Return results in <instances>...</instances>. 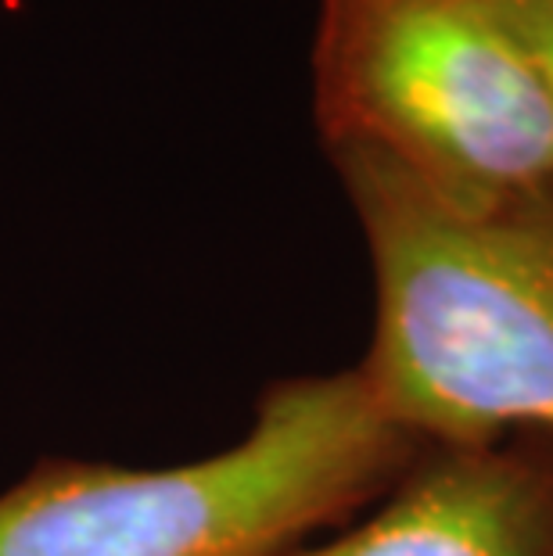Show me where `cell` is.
Here are the masks:
<instances>
[{
	"instance_id": "cell-4",
	"label": "cell",
	"mask_w": 553,
	"mask_h": 556,
	"mask_svg": "<svg viewBox=\"0 0 553 556\" xmlns=\"http://www.w3.org/2000/svg\"><path fill=\"white\" fill-rule=\"evenodd\" d=\"M381 500L299 556H553V438L425 448Z\"/></svg>"
},
{
	"instance_id": "cell-1",
	"label": "cell",
	"mask_w": 553,
	"mask_h": 556,
	"mask_svg": "<svg viewBox=\"0 0 553 556\" xmlns=\"http://www.w3.org/2000/svg\"><path fill=\"white\" fill-rule=\"evenodd\" d=\"M374 274V399L425 448L553 438V184L453 198L331 151Z\"/></svg>"
},
{
	"instance_id": "cell-5",
	"label": "cell",
	"mask_w": 553,
	"mask_h": 556,
	"mask_svg": "<svg viewBox=\"0 0 553 556\" xmlns=\"http://www.w3.org/2000/svg\"><path fill=\"white\" fill-rule=\"evenodd\" d=\"M486 8L528 54L553 112V0H486Z\"/></svg>"
},
{
	"instance_id": "cell-3",
	"label": "cell",
	"mask_w": 553,
	"mask_h": 556,
	"mask_svg": "<svg viewBox=\"0 0 553 556\" xmlns=\"http://www.w3.org/2000/svg\"><path fill=\"white\" fill-rule=\"evenodd\" d=\"M313 115L331 151H363L453 198L553 184V112L486 0H316Z\"/></svg>"
},
{
	"instance_id": "cell-2",
	"label": "cell",
	"mask_w": 553,
	"mask_h": 556,
	"mask_svg": "<svg viewBox=\"0 0 553 556\" xmlns=\"http://www.w3.org/2000/svg\"><path fill=\"white\" fill-rule=\"evenodd\" d=\"M425 445L360 366L269 384L230 448L173 467L43 459L0 492V556H299Z\"/></svg>"
}]
</instances>
